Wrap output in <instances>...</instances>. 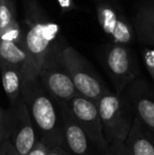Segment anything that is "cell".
<instances>
[{
  "mask_svg": "<svg viewBox=\"0 0 154 155\" xmlns=\"http://www.w3.org/2000/svg\"><path fill=\"white\" fill-rule=\"evenodd\" d=\"M48 155H71L61 147H48Z\"/></svg>",
  "mask_w": 154,
  "mask_h": 155,
  "instance_id": "cell-23",
  "label": "cell"
},
{
  "mask_svg": "<svg viewBox=\"0 0 154 155\" xmlns=\"http://www.w3.org/2000/svg\"><path fill=\"white\" fill-rule=\"evenodd\" d=\"M10 108L12 110L13 121L8 139L19 154L28 155L39 139L37 130L22 98L16 106Z\"/></svg>",
  "mask_w": 154,
  "mask_h": 155,
  "instance_id": "cell-9",
  "label": "cell"
},
{
  "mask_svg": "<svg viewBox=\"0 0 154 155\" xmlns=\"http://www.w3.org/2000/svg\"><path fill=\"white\" fill-rule=\"evenodd\" d=\"M6 139H8V136H6L5 133H4L3 131H2V129L0 128V147H1L2 143H3L4 141L6 140Z\"/></svg>",
  "mask_w": 154,
  "mask_h": 155,
  "instance_id": "cell-25",
  "label": "cell"
},
{
  "mask_svg": "<svg viewBox=\"0 0 154 155\" xmlns=\"http://www.w3.org/2000/svg\"><path fill=\"white\" fill-rule=\"evenodd\" d=\"M62 45L61 40L54 41L38 73V79L43 88L58 101L69 102L79 93L64 64Z\"/></svg>",
  "mask_w": 154,
  "mask_h": 155,
  "instance_id": "cell-3",
  "label": "cell"
},
{
  "mask_svg": "<svg viewBox=\"0 0 154 155\" xmlns=\"http://www.w3.org/2000/svg\"><path fill=\"white\" fill-rule=\"evenodd\" d=\"M0 62L22 68L25 73L29 62L25 42L0 40Z\"/></svg>",
  "mask_w": 154,
  "mask_h": 155,
  "instance_id": "cell-14",
  "label": "cell"
},
{
  "mask_svg": "<svg viewBox=\"0 0 154 155\" xmlns=\"http://www.w3.org/2000/svg\"><path fill=\"white\" fill-rule=\"evenodd\" d=\"M60 8L62 12H69V11L74 8V2L73 0H57Z\"/></svg>",
  "mask_w": 154,
  "mask_h": 155,
  "instance_id": "cell-24",
  "label": "cell"
},
{
  "mask_svg": "<svg viewBox=\"0 0 154 155\" xmlns=\"http://www.w3.org/2000/svg\"><path fill=\"white\" fill-rule=\"evenodd\" d=\"M0 155H20L13 146L10 139H6L0 147Z\"/></svg>",
  "mask_w": 154,
  "mask_h": 155,
  "instance_id": "cell-22",
  "label": "cell"
},
{
  "mask_svg": "<svg viewBox=\"0 0 154 155\" xmlns=\"http://www.w3.org/2000/svg\"><path fill=\"white\" fill-rule=\"evenodd\" d=\"M60 107L64 121V149L71 155H100L75 119L68 102L60 101Z\"/></svg>",
  "mask_w": 154,
  "mask_h": 155,
  "instance_id": "cell-10",
  "label": "cell"
},
{
  "mask_svg": "<svg viewBox=\"0 0 154 155\" xmlns=\"http://www.w3.org/2000/svg\"><path fill=\"white\" fill-rule=\"evenodd\" d=\"M105 155H132L128 148L126 147L125 141H114L109 143L108 151Z\"/></svg>",
  "mask_w": 154,
  "mask_h": 155,
  "instance_id": "cell-19",
  "label": "cell"
},
{
  "mask_svg": "<svg viewBox=\"0 0 154 155\" xmlns=\"http://www.w3.org/2000/svg\"><path fill=\"white\" fill-rule=\"evenodd\" d=\"M97 108L107 143L125 141L135 117L129 104L120 95L109 91L99 98Z\"/></svg>",
  "mask_w": 154,
  "mask_h": 155,
  "instance_id": "cell-4",
  "label": "cell"
},
{
  "mask_svg": "<svg viewBox=\"0 0 154 155\" xmlns=\"http://www.w3.org/2000/svg\"><path fill=\"white\" fill-rule=\"evenodd\" d=\"M16 19L14 0H0V31Z\"/></svg>",
  "mask_w": 154,
  "mask_h": 155,
  "instance_id": "cell-16",
  "label": "cell"
},
{
  "mask_svg": "<svg viewBox=\"0 0 154 155\" xmlns=\"http://www.w3.org/2000/svg\"><path fill=\"white\" fill-rule=\"evenodd\" d=\"M62 58L73 84L80 95L97 104L101 96L109 92L106 84L92 69L88 60L74 48L64 43Z\"/></svg>",
  "mask_w": 154,
  "mask_h": 155,
  "instance_id": "cell-5",
  "label": "cell"
},
{
  "mask_svg": "<svg viewBox=\"0 0 154 155\" xmlns=\"http://www.w3.org/2000/svg\"><path fill=\"white\" fill-rule=\"evenodd\" d=\"M97 18L103 32L114 43L128 45L133 38V30L109 3L99 1L96 4Z\"/></svg>",
  "mask_w": 154,
  "mask_h": 155,
  "instance_id": "cell-11",
  "label": "cell"
},
{
  "mask_svg": "<svg viewBox=\"0 0 154 155\" xmlns=\"http://www.w3.org/2000/svg\"><path fill=\"white\" fill-rule=\"evenodd\" d=\"M143 59H144L145 65L154 81V50H143Z\"/></svg>",
  "mask_w": 154,
  "mask_h": 155,
  "instance_id": "cell-20",
  "label": "cell"
},
{
  "mask_svg": "<svg viewBox=\"0 0 154 155\" xmlns=\"http://www.w3.org/2000/svg\"><path fill=\"white\" fill-rule=\"evenodd\" d=\"M28 2L30 3L28 10L25 8V23L28 29L23 35L29 62L25 71L23 79L38 77L45 56L60 31L58 23L44 16V13L41 11L36 0H28Z\"/></svg>",
  "mask_w": 154,
  "mask_h": 155,
  "instance_id": "cell-2",
  "label": "cell"
},
{
  "mask_svg": "<svg viewBox=\"0 0 154 155\" xmlns=\"http://www.w3.org/2000/svg\"><path fill=\"white\" fill-rule=\"evenodd\" d=\"M0 40L17 41V42H25V35H23L21 25L18 20H14L12 23L0 31Z\"/></svg>",
  "mask_w": 154,
  "mask_h": 155,
  "instance_id": "cell-17",
  "label": "cell"
},
{
  "mask_svg": "<svg viewBox=\"0 0 154 155\" xmlns=\"http://www.w3.org/2000/svg\"><path fill=\"white\" fill-rule=\"evenodd\" d=\"M68 104L75 119L89 139L92 141L100 155H105L108 151L109 143H107L103 135V124L97 104L78 94L68 102Z\"/></svg>",
  "mask_w": 154,
  "mask_h": 155,
  "instance_id": "cell-7",
  "label": "cell"
},
{
  "mask_svg": "<svg viewBox=\"0 0 154 155\" xmlns=\"http://www.w3.org/2000/svg\"><path fill=\"white\" fill-rule=\"evenodd\" d=\"M135 29L140 41L154 45V5L142 8L137 13Z\"/></svg>",
  "mask_w": 154,
  "mask_h": 155,
  "instance_id": "cell-15",
  "label": "cell"
},
{
  "mask_svg": "<svg viewBox=\"0 0 154 155\" xmlns=\"http://www.w3.org/2000/svg\"><path fill=\"white\" fill-rule=\"evenodd\" d=\"M103 63L118 95L137 76L136 62L127 45L113 43L108 45L103 52Z\"/></svg>",
  "mask_w": 154,
  "mask_h": 155,
  "instance_id": "cell-6",
  "label": "cell"
},
{
  "mask_svg": "<svg viewBox=\"0 0 154 155\" xmlns=\"http://www.w3.org/2000/svg\"><path fill=\"white\" fill-rule=\"evenodd\" d=\"M28 155H48V146L42 140L38 139Z\"/></svg>",
  "mask_w": 154,
  "mask_h": 155,
  "instance_id": "cell-21",
  "label": "cell"
},
{
  "mask_svg": "<svg viewBox=\"0 0 154 155\" xmlns=\"http://www.w3.org/2000/svg\"><path fill=\"white\" fill-rule=\"evenodd\" d=\"M152 135H153V134H152ZM153 138H154V135H153Z\"/></svg>",
  "mask_w": 154,
  "mask_h": 155,
  "instance_id": "cell-26",
  "label": "cell"
},
{
  "mask_svg": "<svg viewBox=\"0 0 154 155\" xmlns=\"http://www.w3.org/2000/svg\"><path fill=\"white\" fill-rule=\"evenodd\" d=\"M1 80L4 92L10 102V107H14L21 100V90L23 84V69L17 65L0 62Z\"/></svg>",
  "mask_w": 154,
  "mask_h": 155,
  "instance_id": "cell-13",
  "label": "cell"
},
{
  "mask_svg": "<svg viewBox=\"0 0 154 155\" xmlns=\"http://www.w3.org/2000/svg\"><path fill=\"white\" fill-rule=\"evenodd\" d=\"M12 121L13 114L11 108H8V110L0 108V128L5 133V135L8 136V139L10 137L11 129H12Z\"/></svg>",
  "mask_w": 154,
  "mask_h": 155,
  "instance_id": "cell-18",
  "label": "cell"
},
{
  "mask_svg": "<svg viewBox=\"0 0 154 155\" xmlns=\"http://www.w3.org/2000/svg\"><path fill=\"white\" fill-rule=\"evenodd\" d=\"M125 145L132 155H154V138L136 117L129 131Z\"/></svg>",
  "mask_w": 154,
  "mask_h": 155,
  "instance_id": "cell-12",
  "label": "cell"
},
{
  "mask_svg": "<svg viewBox=\"0 0 154 155\" xmlns=\"http://www.w3.org/2000/svg\"><path fill=\"white\" fill-rule=\"evenodd\" d=\"M21 96L35 124L39 139L48 147L64 148V121L60 101L43 88L38 77L23 79Z\"/></svg>",
  "mask_w": 154,
  "mask_h": 155,
  "instance_id": "cell-1",
  "label": "cell"
},
{
  "mask_svg": "<svg viewBox=\"0 0 154 155\" xmlns=\"http://www.w3.org/2000/svg\"><path fill=\"white\" fill-rule=\"evenodd\" d=\"M120 96L129 104L134 116L154 135V93L142 80H133Z\"/></svg>",
  "mask_w": 154,
  "mask_h": 155,
  "instance_id": "cell-8",
  "label": "cell"
}]
</instances>
